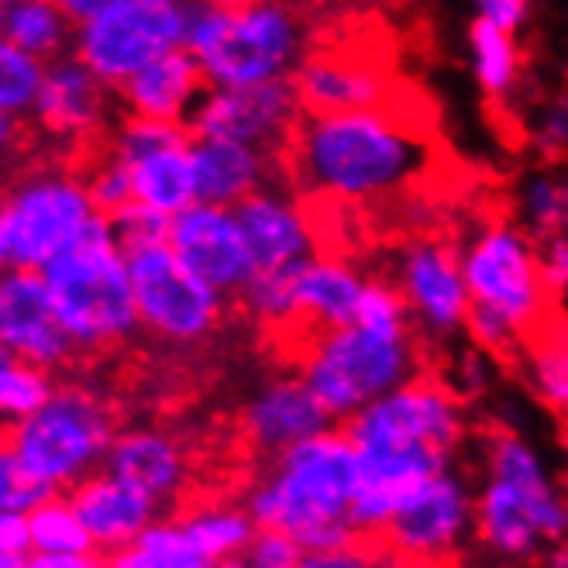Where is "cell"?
I'll return each instance as SVG.
<instances>
[{
  "label": "cell",
  "instance_id": "obj_19",
  "mask_svg": "<svg viewBox=\"0 0 568 568\" xmlns=\"http://www.w3.org/2000/svg\"><path fill=\"white\" fill-rule=\"evenodd\" d=\"M0 352L28 358L42 369H55L70 358L73 342L62 331L42 270L11 265L0 273Z\"/></svg>",
  "mask_w": 568,
  "mask_h": 568
},
{
  "label": "cell",
  "instance_id": "obj_43",
  "mask_svg": "<svg viewBox=\"0 0 568 568\" xmlns=\"http://www.w3.org/2000/svg\"><path fill=\"white\" fill-rule=\"evenodd\" d=\"M31 551L28 517L0 510V568H21Z\"/></svg>",
  "mask_w": 568,
  "mask_h": 568
},
{
  "label": "cell",
  "instance_id": "obj_52",
  "mask_svg": "<svg viewBox=\"0 0 568 568\" xmlns=\"http://www.w3.org/2000/svg\"><path fill=\"white\" fill-rule=\"evenodd\" d=\"M4 11H8V4L0 0V39H4Z\"/></svg>",
  "mask_w": 568,
  "mask_h": 568
},
{
  "label": "cell",
  "instance_id": "obj_4",
  "mask_svg": "<svg viewBox=\"0 0 568 568\" xmlns=\"http://www.w3.org/2000/svg\"><path fill=\"white\" fill-rule=\"evenodd\" d=\"M473 541L499 565L541 561L551 545L568 541V493L538 448L510 427L483 434Z\"/></svg>",
  "mask_w": 568,
  "mask_h": 568
},
{
  "label": "cell",
  "instance_id": "obj_26",
  "mask_svg": "<svg viewBox=\"0 0 568 568\" xmlns=\"http://www.w3.org/2000/svg\"><path fill=\"white\" fill-rule=\"evenodd\" d=\"M276 155L245 142L193 135V186L196 200L221 207H239L245 196L270 186V170Z\"/></svg>",
  "mask_w": 568,
  "mask_h": 568
},
{
  "label": "cell",
  "instance_id": "obj_5",
  "mask_svg": "<svg viewBox=\"0 0 568 568\" xmlns=\"http://www.w3.org/2000/svg\"><path fill=\"white\" fill-rule=\"evenodd\" d=\"M458 255L473 300L465 334L483 355L507 358L524 352L551 324L548 311L555 304L541 280L538 242L520 224L493 221Z\"/></svg>",
  "mask_w": 568,
  "mask_h": 568
},
{
  "label": "cell",
  "instance_id": "obj_25",
  "mask_svg": "<svg viewBox=\"0 0 568 568\" xmlns=\"http://www.w3.org/2000/svg\"><path fill=\"white\" fill-rule=\"evenodd\" d=\"M70 504L90 534V545L108 555L135 541L149 524H155L159 514V504L149 493L118 479L108 469L77 483Z\"/></svg>",
  "mask_w": 568,
  "mask_h": 568
},
{
  "label": "cell",
  "instance_id": "obj_48",
  "mask_svg": "<svg viewBox=\"0 0 568 568\" xmlns=\"http://www.w3.org/2000/svg\"><path fill=\"white\" fill-rule=\"evenodd\" d=\"M14 255H11V239H8V200L0 193V273L11 270Z\"/></svg>",
  "mask_w": 568,
  "mask_h": 568
},
{
  "label": "cell",
  "instance_id": "obj_41",
  "mask_svg": "<svg viewBox=\"0 0 568 568\" xmlns=\"http://www.w3.org/2000/svg\"><path fill=\"white\" fill-rule=\"evenodd\" d=\"M383 555H386V548L383 545L376 548V538H358L342 548L307 551L300 568H389Z\"/></svg>",
  "mask_w": 568,
  "mask_h": 568
},
{
  "label": "cell",
  "instance_id": "obj_39",
  "mask_svg": "<svg viewBox=\"0 0 568 568\" xmlns=\"http://www.w3.org/2000/svg\"><path fill=\"white\" fill-rule=\"evenodd\" d=\"M304 558H307V548L273 527H258L245 551V561L252 568H300Z\"/></svg>",
  "mask_w": 568,
  "mask_h": 568
},
{
  "label": "cell",
  "instance_id": "obj_18",
  "mask_svg": "<svg viewBox=\"0 0 568 568\" xmlns=\"http://www.w3.org/2000/svg\"><path fill=\"white\" fill-rule=\"evenodd\" d=\"M170 245L200 280L224 296L242 293L258 273L235 207L196 200L170 221Z\"/></svg>",
  "mask_w": 568,
  "mask_h": 568
},
{
  "label": "cell",
  "instance_id": "obj_32",
  "mask_svg": "<svg viewBox=\"0 0 568 568\" xmlns=\"http://www.w3.org/2000/svg\"><path fill=\"white\" fill-rule=\"evenodd\" d=\"M183 524L196 538V545L204 548L217 565L231 561V558H245L255 530H258L252 514L239 504H207V507L186 514Z\"/></svg>",
  "mask_w": 568,
  "mask_h": 568
},
{
  "label": "cell",
  "instance_id": "obj_10",
  "mask_svg": "<svg viewBox=\"0 0 568 568\" xmlns=\"http://www.w3.org/2000/svg\"><path fill=\"white\" fill-rule=\"evenodd\" d=\"M135 286L139 324L165 345H200L224 321V293L200 280L170 239L124 248Z\"/></svg>",
  "mask_w": 568,
  "mask_h": 568
},
{
  "label": "cell",
  "instance_id": "obj_38",
  "mask_svg": "<svg viewBox=\"0 0 568 568\" xmlns=\"http://www.w3.org/2000/svg\"><path fill=\"white\" fill-rule=\"evenodd\" d=\"M87 186H90V196H93L97 211L104 214L108 221H111L114 214H121L124 207L135 204V196H131V180H128V173H124L121 159H118L111 149H108V155H100V159L90 165Z\"/></svg>",
  "mask_w": 568,
  "mask_h": 568
},
{
  "label": "cell",
  "instance_id": "obj_33",
  "mask_svg": "<svg viewBox=\"0 0 568 568\" xmlns=\"http://www.w3.org/2000/svg\"><path fill=\"white\" fill-rule=\"evenodd\" d=\"M52 379L42 365L0 352V420L18 424L28 414H36L52 396Z\"/></svg>",
  "mask_w": 568,
  "mask_h": 568
},
{
  "label": "cell",
  "instance_id": "obj_49",
  "mask_svg": "<svg viewBox=\"0 0 568 568\" xmlns=\"http://www.w3.org/2000/svg\"><path fill=\"white\" fill-rule=\"evenodd\" d=\"M62 4H65V11L77 18V24H80V21L93 18V14H100L108 4H114V0H62Z\"/></svg>",
  "mask_w": 568,
  "mask_h": 568
},
{
  "label": "cell",
  "instance_id": "obj_22",
  "mask_svg": "<svg viewBox=\"0 0 568 568\" xmlns=\"http://www.w3.org/2000/svg\"><path fill=\"white\" fill-rule=\"evenodd\" d=\"M334 424L338 420L327 414V407L300 373L265 383L242 410L245 442L265 458H276L280 452L314 438Z\"/></svg>",
  "mask_w": 568,
  "mask_h": 568
},
{
  "label": "cell",
  "instance_id": "obj_30",
  "mask_svg": "<svg viewBox=\"0 0 568 568\" xmlns=\"http://www.w3.org/2000/svg\"><path fill=\"white\" fill-rule=\"evenodd\" d=\"M524 355L534 396L568 427V321L548 324Z\"/></svg>",
  "mask_w": 568,
  "mask_h": 568
},
{
  "label": "cell",
  "instance_id": "obj_20",
  "mask_svg": "<svg viewBox=\"0 0 568 568\" xmlns=\"http://www.w3.org/2000/svg\"><path fill=\"white\" fill-rule=\"evenodd\" d=\"M111 87L100 80L90 65L73 59L45 62L42 87L36 97V124L52 142L83 145L97 139L111 121Z\"/></svg>",
  "mask_w": 568,
  "mask_h": 568
},
{
  "label": "cell",
  "instance_id": "obj_21",
  "mask_svg": "<svg viewBox=\"0 0 568 568\" xmlns=\"http://www.w3.org/2000/svg\"><path fill=\"white\" fill-rule=\"evenodd\" d=\"M369 290V276H362L345 255L317 252L293 273V304L296 321L286 345L293 348V358L300 355L314 334L342 327L358 317V307Z\"/></svg>",
  "mask_w": 568,
  "mask_h": 568
},
{
  "label": "cell",
  "instance_id": "obj_29",
  "mask_svg": "<svg viewBox=\"0 0 568 568\" xmlns=\"http://www.w3.org/2000/svg\"><path fill=\"white\" fill-rule=\"evenodd\" d=\"M217 561L196 545L183 520H155L135 541L111 551L104 568H214Z\"/></svg>",
  "mask_w": 568,
  "mask_h": 568
},
{
  "label": "cell",
  "instance_id": "obj_6",
  "mask_svg": "<svg viewBox=\"0 0 568 568\" xmlns=\"http://www.w3.org/2000/svg\"><path fill=\"white\" fill-rule=\"evenodd\" d=\"M183 45L211 87L286 80L307 52L300 18L283 0H193Z\"/></svg>",
  "mask_w": 568,
  "mask_h": 568
},
{
  "label": "cell",
  "instance_id": "obj_7",
  "mask_svg": "<svg viewBox=\"0 0 568 568\" xmlns=\"http://www.w3.org/2000/svg\"><path fill=\"white\" fill-rule=\"evenodd\" d=\"M42 273L73 348H114L142 327L128 252L118 242L111 221L97 224L83 242L49 262Z\"/></svg>",
  "mask_w": 568,
  "mask_h": 568
},
{
  "label": "cell",
  "instance_id": "obj_14",
  "mask_svg": "<svg viewBox=\"0 0 568 568\" xmlns=\"http://www.w3.org/2000/svg\"><path fill=\"white\" fill-rule=\"evenodd\" d=\"M111 152L124 165L135 204L162 217H176L196 204L193 139L183 131V124L131 118L114 135Z\"/></svg>",
  "mask_w": 568,
  "mask_h": 568
},
{
  "label": "cell",
  "instance_id": "obj_40",
  "mask_svg": "<svg viewBox=\"0 0 568 568\" xmlns=\"http://www.w3.org/2000/svg\"><path fill=\"white\" fill-rule=\"evenodd\" d=\"M170 221L173 217H162L142 204H131L124 207L121 214L111 217V227H114V235L124 248H135V245H149V242H162V239H170Z\"/></svg>",
  "mask_w": 568,
  "mask_h": 568
},
{
  "label": "cell",
  "instance_id": "obj_1",
  "mask_svg": "<svg viewBox=\"0 0 568 568\" xmlns=\"http://www.w3.org/2000/svg\"><path fill=\"white\" fill-rule=\"evenodd\" d=\"M280 165L304 196L355 207L414 186L430 165V145L399 104L300 114Z\"/></svg>",
  "mask_w": 568,
  "mask_h": 568
},
{
  "label": "cell",
  "instance_id": "obj_2",
  "mask_svg": "<svg viewBox=\"0 0 568 568\" xmlns=\"http://www.w3.org/2000/svg\"><path fill=\"white\" fill-rule=\"evenodd\" d=\"M296 373L338 424L420 376V334L393 280L369 276L358 317L314 334L296 355Z\"/></svg>",
  "mask_w": 568,
  "mask_h": 568
},
{
  "label": "cell",
  "instance_id": "obj_53",
  "mask_svg": "<svg viewBox=\"0 0 568 568\" xmlns=\"http://www.w3.org/2000/svg\"><path fill=\"white\" fill-rule=\"evenodd\" d=\"M176 4H193V0H176Z\"/></svg>",
  "mask_w": 568,
  "mask_h": 568
},
{
  "label": "cell",
  "instance_id": "obj_54",
  "mask_svg": "<svg viewBox=\"0 0 568 568\" xmlns=\"http://www.w3.org/2000/svg\"><path fill=\"white\" fill-rule=\"evenodd\" d=\"M4 4H11V0H4Z\"/></svg>",
  "mask_w": 568,
  "mask_h": 568
},
{
  "label": "cell",
  "instance_id": "obj_27",
  "mask_svg": "<svg viewBox=\"0 0 568 568\" xmlns=\"http://www.w3.org/2000/svg\"><path fill=\"white\" fill-rule=\"evenodd\" d=\"M104 469L131 486H139L162 507L183 493L190 465H186V452L180 448V442L170 438L165 430L135 427V430L114 434Z\"/></svg>",
  "mask_w": 568,
  "mask_h": 568
},
{
  "label": "cell",
  "instance_id": "obj_51",
  "mask_svg": "<svg viewBox=\"0 0 568 568\" xmlns=\"http://www.w3.org/2000/svg\"><path fill=\"white\" fill-rule=\"evenodd\" d=\"M214 568H252L245 558H231V561H221V565H214Z\"/></svg>",
  "mask_w": 568,
  "mask_h": 568
},
{
  "label": "cell",
  "instance_id": "obj_28",
  "mask_svg": "<svg viewBox=\"0 0 568 568\" xmlns=\"http://www.w3.org/2000/svg\"><path fill=\"white\" fill-rule=\"evenodd\" d=\"M4 39L42 62H55L73 49L77 18L62 0H11L4 11Z\"/></svg>",
  "mask_w": 568,
  "mask_h": 568
},
{
  "label": "cell",
  "instance_id": "obj_50",
  "mask_svg": "<svg viewBox=\"0 0 568 568\" xmlns=\"http://www.w3.org/2000/svg\"><path fill=\"white\" fill-rule=\"evenodd\" d=\"M541 568H568V541L551 545V548L541 555Z\"/></svg>",
  "mask_w": 568,
  "mask_h": 568
},
{
  "label": "cell",
  "instance_id": "obj_44",
  "mask_svg": "<svg viewBox=\"0 0 568 568\" xmlns=\"http://www.w3.org/2000/svg\"><path fill=\"white\" fill-rule=\"evenodd\" d=\"M476 8V21H486L493 28H504L510 36L527 24L530 14V0H473Z\"/></svg>",
  "mask_w": 568,
  "mask_h": 568
},
{
  "label": "cell",
  "instance_id": "obj_3",
  "mask_svg": "<svg viewBox=\"0 0 568 568\" xmlns=\"http://www.w3.org/2000/svg\"><path fill=\"white\" fill-rule=\"evenodd\" d=\"M358 489V448L345 427H327L270 458L245 496L255 527L290 534L307 551L342 548L362 534L352 524Z\"/></svg>",
  "mask_w": 568,
  "mask_h": 568
},
{
  "label": "cell",
  "instance_id": "obj_31",
  "mask_svg": "<svg viewBox=\"0 0 568 568\" xmlns=\"http://www.w3.org/2000/svg\"><path fill=\"white\" fill-rule=\"evenodd\" d=\"M469 62L473 77L489 97H507L520 80V45L517 36L486 21H473L469 31Z\"/></svg>",
  "mask_w": 568,
  "mask_h": 568
},
{
  "label": "cell",
  "instance_id": "obj_13",
  "mask_svg": "<svg viewBox=\"0 0 568 568\" xmlns=\"http://www.w3.org/2000/svg\"><path fill=\"white\" fill-rule=\"evenodd\" d=\"M476 530V489L462 473L445 469L434 479H427L399 514L389 520V527L379 534V545L396 561L410 565H434L445 561Z\"/></svg>",
  "mask_w": 568,
  "mask_h": 568
},
{
  "label": "cell",
  "instance_id": "obj_35",
  "mask_svg": "<svg viewBox=\"0 0 568 568\" xmlns=\"http://www.w3.org/2000/svg\"><path fill=\"white\" fill-rule=\"evenodd\" d=\"M524 227L534 242L568 235V176L541 173L524 186L520 196Z\"/></svg>",
  "mask_w": 568,
  "mask_h": 568
},
{
  "label": "cell",
  "instance_id": "obj_12",
  "mask_svg": "<svg viewBox=\"0 0 568 568\" xmlns=\"http://www.w3.org/2000/svg\"><path fill=\"white\" fill-rule=\"evenodd\" d=\"M355 448H424L455 458L469 424L462 396L438 376H414L410 383L373 399L342 424Z\"/></svg>",
  "mask_w": 568,
  "mask_h": 568
},
{
  "label": "cell",
  "instance_id": "obj_37",
  "mask_svg": "<svg viewBox=\"0 0 568 568\" xmlns=\"http://www.w3.org/2000/svg\"><path fill=\"white\" fill-rule=\"evenodd\" d=\"M49 496H55V489L28 469L24 458L14 452V445L11 442L0 445V510L28 517L36 507H42Z\"/></svg>",
  "mask_w": 568,
  "mask_h": 568
},
{
  "label": "cell",
  "instance_id": "obj_15",
  "mask_svg": "<svg viewBox=\"0 0 568 568\" xmlns=\"http://www.w3.org/2000/svg\"><path fill=\"white\" fill-rule=\"evenodd\" d=\"M304 114L293 80H270L248 87H211L193 114V135L231 139L255 145L270 155H283L293 128Z\"/></svg>",
  "mask_w": 568,
  "mask_h": 568
},
{
  "label": "cell",
  "instance_id": "obj_24",
  "mask_svg": "<svg viewBox=\"0 0 568 568\" xmlns=\"http://www.w3.org/2000/svg\"><path fill=\"white\" fill-rule=\"evenodd\" d=\"M211 90L200 62L186 52V45L152 59L149 65L121 87L124 111L142 121L183 124L193 121L200 100Z\"/></svg>",
  "mask_w": 568,
  "mask_h": 568
},
{
  "label": "cell",
  "instance_id": "obj_23",
  "mask_svg": "<svg viewBox=\"0 0 568 568\" xmlns=\"http://www.w3.org/2000/svg\"><path fill=\"white\" fill-rule=\"evenodd\" d=\"M258 273H276L304 265L317 255V227L311 211H304L283 190L262 186L235 207Z\"/></svg>",
  "mask_w": 568,
  "mask_h": 568
},
{
  "label": "cell",
  "instance_id": "obj_42",
  "mask_svg": "<svg viewBox=\"0 0 568 568\" xmlns=\"http://www.w3.org/2000/svg\"><path fill=\"white\" fill-rule=\"evenodd\" d=\"M538 265H541V280L555 300L568 296V235L541 239L538 242Z\"/></svg>",
  "mask_w": 568,
  "mask_h": 568
},
{
  "label": "cell",
  "instance_id": "obj_36",
  "mask_svg": "<svg viewBox=\"0 0 568 568\" xmlns=\"http://www.w3.org/2000/svg\"><path fill=\"white\" fill-rule=\"evenodd\" d=\"M45 62L21 52L8 39H0V114L24 118L36 111V97L42 87Z\"/></svg>",
  "mask_w": 568,
  "mask_h": 568
},
{
  "label": "cell",
  "instance_id": "obj_45",
  "mask_svg": "<svg viewBox=\"0 0 568 568\" xmlns=\"http://www.w3.org/2000/svg\"><path fill=\"white\" fill-rule=\"evenodd\" d=\"M538 142L548 155L568 152V100H555V104L545 108L538 124Z\"/></svg>",
  "mask_w": 568,
  "mask_h": 568
},
{
  "label": "cell",
  "instance_id": "obj_17",
  "mask_svg": "<svg viewBox=\"0 0 568 568\" xmlns=\"http://www.w3.org/2000/svg\"><path fill=\"white\" fill-rule=\"evenodd\" d=\"M293 90L304 114H342L393 108V77L373 52L352 45H317L293 70Z\"/></svg>",
  "mask_w": 568,
  "mask_h": 568
},
{
  "label": "cell",
  "instance_id": "obj_46",
  "mask_svg": "<svg viewBox=\"0 0 568 568\" xmlns=\"http://www.w3.org/2000/svg\"><path fill=\"white\" fill-rule=\"evenodd\" d=\"M21 568H104V561H97L93 551H80V555H42L31 551Z\"/></svg>",
  "mask_w": 568,
  "mask_h": 568
},
{
  "label": "cell",
  "instance_id": "obj_11",
  "mask_svg": "<svg viewBox=\"0 0 568 568\" xmlns=\"http://www.w3.org/2000/svg\"><path fill=\"white\" fill-rule=\"evenodd\" d=\"M186 42V4L176 0H114L77 24L73 55L111 90H121L142 65Z\"/></svg>",
  "mask_w": 568,
  "mask_h": 568
},
{
  "label": "cell",
  "instance_id": "obj_16",
  "mask_svg": "<svg viewBox=\"0 0 568 568\" xmlns=\"http://www.w3.org/2000/svg\"><path fill=\"white\" fill-rule=\"evenodd\" d=\"M393 286L404 296L417 334L427 338H452L469 321V286L462 273L458 248L438 239H417L396 262Z\"/></svg>",
  "mask_w": 568,
  "mask_h": 568
},
{
  "label": "cell",
  "instance_id": "obj_47",
  "mask_svg": "<svg viewBox=\"0 0 568 568\" xmlns=\"http://www.w3.org/2000/svg\"><path fill=\"white\" fill-rule=\"evenodd\" d=\"M21 142V128H18V118H4L0 114V162H4Z\"/></svg>",
  "mask_w": 568,
  "mask_h": 568
},
{
  "label": "cell",
  "instance_id": "obj_34",
  "mask_svg": "<svg viewBox=\"0 0 568 568\" xmlns=\"http://www.w3.org/2000/svg\"><path fill=\"white\" fill-rule=\"evenodd\" d=\"M28 538H31V551H42V555L93 551L90 534L80 524L73 504L70 499H59V496H49L42 507L28 514Z\"/></svg>",
  "mask_w": 568,
  "mask_h": 568
},
{
  "label": "cell",
  "instance_id": "obj_8",
  "mask_svg": "<svg viewBox=\"0 0 568 568\" xmlns=\"http://www.w3.org/2000/svg\"><path fill=\"white\" fill-rule=\"evenodd\" d=\"M114 442V417L83 386L52 389L45 404L11 424V445L24 465L52 489L77 486L104 465Z\"/></svg>",
  "mask_w": 568,
  "mask_h": 568
},
{
  "label": "cell",
  "instance_id": "obj_9",
  "mask_svg": "<svg viewBox=\"0 0 568 568\" xmlns=\"http://www.w3.org/2000/svg\"><path fill=\"white\" fill-rule=\"evenodd\" d=\"M8 239L14 265L45 270L108 217L97 211L87 176L52 165L21 176L8 193Z\"/></svg>",
  "mask_w": 568,
  "mask_h": 568
}]
</instances>
